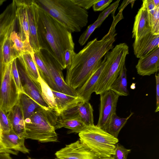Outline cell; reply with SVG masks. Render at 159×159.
Masks as SVG:
<instances>
[{
  "mask_svg": "<svg viewBox=\"0 0 159 159\" xmlns=\"http://www.w3.org/2000/svg\"><path fill=\"white\" fill-rule=\"evenodd\" d=\"M93 109L89 102L79 98L74 103L62 111L59 117L62 119L78 118L87 126L94 125Z\"/></svg>",
  "mask_w": 159,
  "mask_h": 159,
  "instance_id": "9",
  "label": "cell"
},
{
  "mask_svg": "<svg viewBox=\"0 0 159 159\" xmlns=\"http://www.w3.org/2000/svg\"><path fill=\"white\" fill-rule=\"evenodd\" d=\"M2 129L1 125L0 123V144L2 145Z\"/></svg>",
  "mask_w": 159,
  "mask_h": 159,
  "instance_id": "48",
  "label": "cell"
},
{
  "mask_svg": "<svg viewBox=\"0 0 159 159\" xmlns=\"http://www.w3.org/2000/svg\"><path fill=\"white\" fill-rule=\"evenodd\" d=\"M1 45L0 44V85L2 74L4 67V65L3 63V58L2 52Z\"/></svg>",
  "mask_w": 159,
  "mask_h": 159,
  "instance_id": "44",
  "label": "cell"
},
{
  "mask_svg": "<svg viewBox=\"0 0 159 159\" xmlns=\"http://www.w3.org/2000/svg\"><path fill=\"white\" fill-rule=\"evenodd\" d=\"M5 1V0H0V6L2 5L3 2Z\"/></svg>",
  "mask_w": 159,
  "mask_h": 159,
  "instance_id": "50",
  "label": "cell"
},
{
  "mask_svg": "<svg viewBox=\"0 0 159 159\" xmlns=\"http://www.w3.org/2000/svg\"><path fill=\"white\" fill-rule=\"evenodd\" d=\"M7 7V12L0 25V44L2 43L7 36L14 30L16 20L14 0Z\"/></svg>",
  "mask_w": 159,
  "mask_h": 159,
  "instance_id": "20",
  "label": "cell"
},
{
  "mask_svg": "<svg viewBox=\"0 0 159 159\" xmlns=\"http://www.w3.org/2000/svg\"><path fill=\"white\" fill-rule=\"evenodd\" d=\"M100 95L99 116L97 125L106 132L111 116L116 113V108L120 96L110 90Z\"/></svg>",
  "mask_w": 159,
  "mask_h": 159,
  "instance_id": "10",
  "label": "cell"
},
{
  "mask_svg": "<svg viewBox=\"0 0 159 159\" xmlns=\"http://www.w3.org/2000/svg\"><path fill=\"white\" fill-rule=\"evenodd\" d=\"M152 20L151 33L154 35L159 34V7L156 8Z\"/></svg>",
  "mask_w": 159,
  "mask_h": 159,
  "instance_id": "37",
  "label": "cell"
},
{
  "mask_svg": "<svg viewBox=\"0 0 159 159\" xmlns=\"http://www.w3.org/2000/svg\"><path fill=\"white\" fill-rule=\"evenodd\" d=\"M106 57L102 60L95 70L85 83L80 88L75 90L77 96L84 101L89 102L96 85L99 81L106 64Z\"/></svg>",
  "mask_w": 159,
  "mask_h": 159,
  "instance_id": "13",
  "label": "cell"
},
{
  "mask_svg": "<svg viewBox=\"0 0 159 159\" xmlns=\"http://www.w3.org/2000/svg\"><path fill=\"white\" fill-rule=\"evenodd\" d=\"M139 75L150 76L159 70V47H157L147 55L140 58L136 66Z\"/></svg>",
  "mask_w": 159,
  "mask_h": 159,
  "instance_id": "14",
  "label": "cell"
},
{
  "mask_svg": "<svg viewBox=\"0 0 159 159\" xmlns=\"http://www.w3.org/2000/svg\"><path fill=\"white\" fill-rule=\"evenodd\" d=\"M135 0H124L123 1L120 6L118 8L119 11H123L125 7L129 3H131L132 8L134 3Z\"/></svg>",
  "mask_w": 159,
  "mask_h": 159,
  "instance_id": "43",
  "label": "cell"
},
{
  "mask_svg": "<svg viewBox=\"0 0 159 159\" xmlns=\"http://www.w3.org/2000/svg\"><path fill=\"white\" fill-rule=\"evenodd\" d=\"M29 25V43L34 52L41 49L38 36L39 6L34 0H24Z\"/></svg>",
  "mask_w": 159,
  "mask_h": 159,
  "instance_id": "12",
  "label": "cell"
},
{
  "mask_svg": "<svg viewBox=\"0 0 159 159\" xmlns=\"http://www.w3.org/2000/svg\"><path fill=\"white\" fill-rule=\"evenodd\" d=\"M41 56L47 66L59 92L68 95L77 96L76 91L69 86L64 80L61 67L55 59L46 50L41 49Z\"/></svg>",
  "mask_w": 159,
  "mask_h": 159,
  "instance_id": "8",
  "label": "cell"
},
{
  "mask_svg": "<svg viewBox=\"0 0 159 159\" xmlns=\"http://www.w3.org/2000/svg\"><path fill=\"white\" fill-rule=\"evenodd\" d=\"M33 55L34 60L41 77L52 90L59 92L52 78L49 70L41 56L40 51L34 52Z\"/></svg>",
  "mask_w": 159,
  "mask_h": 159,
  "instance_id": "24",
  "label": "cell"
},
{
  "mask_svg": "<svg viewBox=\"0 0 159 159\" xmlns=\"http://www.w3.org/2000/svg\"><path fill=\"white\" fill-rule=\"evenodd\" d=\"M0 159H13L10 154L7 152L0 153Z\"/></svg>",
  "mask_w": 159,
  "mask_h": 159,
  "instance_id": "45",
  "label": "cell"
},
{
  "mask_svg": "<svg viewBox=\"0 0 159 159\" xmlns=\"http://www.w3.org/2000/svg\"><path fill=\"white\" fill-rule=\"evenodd\" d=\"M18 152L5 148L0 144V153L7 152L10 154L17 155Z\"/></svg>",
  "mask_w": 159,
  "mask_h": 159,
  "instance_id": "42",
  "label": "cell"
},
{
  "mask_svg": "<svg viewBox=\"0 0 159 159\" xmlns=\"http://www.w3.org/2000/svg\"><path fill=\"white\" fill-rule=\"evenodd\" d=\"M120 1V0L116 1L100 14L97 19L101 24L111 13L112 14L113 17L115 16V12L119 5Z\"/></svg>",
  "mask_w": 159,
  "mask_h": 159,
  "instance_id": "34",
  "label": "cell"
},
{
  "mask_svg": "<svg viewBox=\"0 0 159 159\" xmlns=\"http://www.w3.org/2000/svg\"><path fill=\"white\" fill-rule=\"evenodd\" d=\"M7 11V7L5 11L0 15V25L1 24L5 18Z\"/></svg>",
  "mask_w": 159,
  "mask_h": 159,
  "instance_id": "46",
  "label": "cell"
},
{
  "mask_svg": "<svg viewBox=\"0 0 159 159\" xmlns=\"http://www.w3.org/2000/svg\"><path fill=\"white\" fill-rule=\"evenodd\" d=\"M112 22L107 33L100 40L95 38L74 56L67 66L65 80L66 84L74 90L85 83L95 70L102 58L114 47L116 40L115 27Z\"/></svg>",
  "mask_w": 159,
  "mask_h": 159,
  "instance_id": "1",
  "label": "cell"
},
{
  "mask_svg": "<svg viewBox=\"0 0 159 159\" xmlns=\"http://www.w3.org/2000/svg\"><path fill=\"white\" fill-rule=\"evenodd\" d=\"M12 78L14 84L16 92L18 96L21 93H25L21 78L17 65L16 59L13 60L11 70Z\"/></svg>",
  "mask_w": 159,
  "mask_h": 159,
  "instance_id": "32",
  "label": "cell"
},
{
  "mask_svg": "<svg viewBox=\"0 0 159 159\" xmlns=\"http://www.w3.org/2000/svg\"><path fill=\"white\" fill-rule=\"evenodd\" d=\"M99 159H114L112 156L99 157Z\"/></svg>",
  "mask_w": 159,
  "mask_h": 159,
  "instance_id": "49",
  "label": "cell"
},
{
  "mask_svg": "<svg viewBox=\"0 0 159 159\" xmlns=\"http://www.w3.org/2000/svg\"><path fill=\"white\" fill-rule=\"evenodd\" d=\"M133 114V112H131L125 118L119 117L116 113L114 114L110 120L106 132L115 138H117L120 130Z\"/></svg>",
  "mask_w": 159,
  "mask_h": 159,
  "instance_id": "29",
  "label": "cell"
},
{
  "mask_svg": "<svg viewBox=\"0 0 159 159\" xmlns=\"http://www.w3.org/2000/svg\"><path fill=\"white\" fill-rule=\"evenodd\" d=\"M101 25L99 21L97 19L93 23L88 26L79 38L78 42L80 45L81 46L84 45L95 29Z\"/></svg>",
  "mask_w": 159,
  "mask_h": 159,
  "instance_id": "33",
  "label": "cell"
},
{
  "mask_svg": "<svg viewBox=\"0 0 159 159\" xmlns=\"http://www.w3.org/2000/svg\"><path fill=\"white\" fill-rule=\"evenodd\" d=\"M84 123L78 118H58L54 127L56 129L64 127L70 129L68 134L80 133L87 127Z\"/></svg>",
  "mask_w": 159,
  "mask_h": 159,
  "instance_id": "25",
  "label": "cell"
},
{
  "mask_svg": "<svg viewBox=\"0 0 159 159\" xmlns=\"http://www.w3.org/2000/svg\"><path fill=\"white\" fill-rule=\"evenodd\" d=\"M52 91L58 108V116L62 111L75 102L79 98L77 96L68 95L52 90Z\"/></svg>",
  "mask_w": 159,
  "mask_h": 159,
  "instance_id": "30",
  "label": "cell"
},
{
  "mask_svg": "<svg viewBox=\"0 0 159 159\" xmlns=\"http://www.w3.org/2000/svg\"><path fill=\"white\" fill-rule=\"evenodd\" d=\"M127 70L125 64L123 67L118 77L110 86V90L119 96H126L129 95L127 89Z\"/></svg>",
  "mask_w": 159,
  "mask_h": 159,
  "instance_id": "26",
  "label": "cell"
},
{
  "mask_svg": "<svg viewBox=\"0 0 159 159\" xmlns=\"http://www.w3.org/2000/svg\"><path fill=\"white\" fill-rule=\"evenodd\" d=\"M131 150L127 149L120 144H116L114 154L111 156L114 159H126Z\"/></svg>",
  "mask_w": 159,
  "mask_h": 159,
  "instance_id": "35",
  "label": "cell"
},
{
  "mask_svg": "<svg viewBox=\"0 0 159 159\" xmlns=\"http://www.w3.org/2000/svg\"><path fill=\"white\" fill-rule=\"evenodd\" d=\"M112 1V0H98L93 5V9L95 11H102L107 8Z\"/></svg>",
  "mask_w": 159,
  "mask_h": 159,
  "instance_id": "38",
  "label": "cell"
},
{
  "mask_svg": "<svg viewBox=\"0 0 159 159\" xmlns=\"http://www.w3.org/2000/svg\"><path fill=\"white\" fill-rule=\"evenodd\" d=\"M151 32L147 9L143 1L141 7L135 17L132 37L137 40Z\"/></svg>",
  "mask_w": 159,
  "mask_h": 159,
  "instance_id": "16",
  "label": "cell"
},
{
  "mask_svg": "<svg viewBox=\"0 0 159 159\" xmlns=\"http://www.w3.org/2000/svg\"><path fill=\"white\" fill-rule=\"evenodd\" d=\"M11 33L7 36L1 45L3 63L5 65L18 58L20 55L13 47L10 37Z\"/></svg>",
  "mask_w": 159,
  "mask_h": 159,
  "instance_id": "27",
  "label": "cell"
},
{
  "mask_svg": "<svg viewBox=\"0 0 159 159\" xmlns=\"http://www.w3.org/2000/svg\"><path fill=\"white\" fill-rule=\"evenodd\" d=\"M152 1L155 8L159 7V0H152Z\"/></svg>",
  "mask_w": 159,
  "mask_h": 159,
  "instance_id": "47",
  "label": "cell"
},
{
  "mask_svg": "<svg viewBox=\"0 0 159 159\" xmlns=\"http://www.w3.org/2000/svg\"><path fill=\"white\" fill-rule=\"evenodd\" d=\"M11 129L20 138H25V121L20 107L17 103L7 114Z\"/></svg>",
  "mask_w": 159,
  "mask_h": 159,
  "instance_id": "21",
  "label": "cell"
},
{
  "mask_svg": "<svg viewBox=\"0 0 159 159\" xmlns=\"http://www.w3.org/2000/svg\"><path fill=\"white\" fill-rule=\"evenodd\" d=\"M34 52H26L21 54L18 58L23 69L28 75L34 81H38L39 74L34 57Z\"/></svg>",
  "mask_w": 159,
  "mask_h": 159,
  "instance_id": "22",
  "label": "cell"
},
{
  "mask_svg": "<svg viewBox=\"0 0 159 159\" xmlns=\"http://www.w3.org/2000/svg\"><path fill=\"white\" fill-rule=\"evenodd\" d=\"M0 123L2 133H7L11 129L7 114L0 109Z\"/></svg>",
  "mask_w": 159,
  "mask_h": 159,
  "instance_id": "36",
  "label": "cell"
},
{
  "mask_svg": "<svg viewBox=\"0 0 159 159\" xmlns=\"http://www.w3.org/2000/svg\"><path fill=\"white\" fill-rule=\"evenodd\" d=\"M25 138L19 137L11 129L7 133H2V144L5 148L23 153H29L30 150L25 144Z\"/></svg>",
  "mask_w": 159,
  "mask_h": 159,
  "instance_id": "19",
  "label": "cell"
},
{
  "mask_svg": "<svg viewBox=\"0 0 159 159\" xmlns=\"http://www.w3.org/2000/svg\"><path fill=\"white\" fill-rule=\"evenodd\" d=\"M38 34L41 49L47 50L57 61L62 70L66 68L64 52L67 49H74L71 33L39 6Z\"/></svg>",
  "mask_w": 159,
  "mask_h": 159,
  "instance_id": "2",
  "label": "cell"
},
{
  "mask_svg": "<svg viewBox=\"0 0 159 159\" xmlns=\"http://www.w3.org/2000/svg\"><path fill=\"white\" fill-rule=\"evenodd\" d=\"M17 68L24 92L42 108H45L48 107L42 97L39 83L32 80L26 73L23 68L20 66Z\"/></svg>",
  "mask_w": 159,
  "mask_h": 159,
  "instance_id": "15",
  "label": "cell"
},
{
  "mask_svg": "<svg viewBox=\"0 0 159 159\" xmlns=\"http://www.w3.org/2000/svg\"><path fill=\"white\" fill-rule=\"evenodd\" d=\"M80 140L100 157L111 156L119 140L94 125L79 133Z\"/></svg>",
  "mask_w": 159,
  "mask_h": 159,
  "instance_id": "6",
  "label": "cell"
},
{
  "mask_svg": "<svg viewBox=\"0 0 159 159\" xmlns=\"http://www.w3.org/2000/svg\"><path fill=\"white\" fill-rule=\"evenodd\" d=\"M75 54L76 53L74 51V50L67 49L65 51L64 53V61L66 68L71 63Z\"/></svg>",
  "mask_w": 159,
  "mask_h": 159,
  "instance_id": "40",
  "label": "cell"
},
{
  "mask_svg": "<svg viewBox=\"0 0 159 159\" xmlns=\"http://www.w3.org/2000/svg\"><path fill=\"white\" fill-rule=\"evenodd\" d=\"M38 6L71 33L79 32L88 22L86 10L72 0H35Z\"/></svg>",
  "mask_w": 159,
  "mask_h": 159,
  "instance_id": "3",
  "label": "cell"
},
{
  "mask_svg": "<svg viewBox=\"0 0 159 159\" xmlns=\"http://www.w3.org/2000/svg\"><path fill=\"white\" fill-rule=\"evenodd\" d=\"M55 155L60 159H99L100 157L80 140L66 145Z\"/></svg>",
  "mask_w": 159,
  "mask_h": 159,
  "instance_id": "11",
  "label": "cell"
},
{
  "mask_svg": "<svg viewBox=\"0 0 159 159\" xmlns=\"http://www.w3.org/2000/svg\"><path fill=\"white\" fill-rule=\"evenodd\" d=\"M38 81L40 85L41 93L43 99L48 107L55 111L58 116V108L52 89L41 77L40 74Z\"/></svg>",
  "mask_w": 159,
  "mask_h": 159,
  "instance_id": "28",
  "label": "cell"
},
{
  "mask_svg": "<svg viewBox=\"0 0 159 159\" xmlns=\"http://www.w3.org/2000/svg\"><path fill=\"white\" fill-rule=\"evenodd\" d=\"M156 82V107L155 112H157L159 111V74L155 75Z\"/></svg>",
  "mask_w": 159,
  "mask_h": 159,
  "instance_id": "41",
  "label": "cell"
},
{
  "mask_svg": "<svg viewBox=\"0 0 159 159\" xmlns=\"http://www.w3.org/2000/svg\"><path fill=\"white\" fill-rule=\"evenodd\" d=\"M25 159H34L32 158H31L30 157H28L27 158Z\"/></svg>",
  "mask_w": 159,
  "mask_h": 159,
  "instance_id": "51",
  "label": "cell"
},
{
  "mask_svg": "<svg viewBox=\"0 0 159 159\" xmlns=\"http://www.w3.org/2000/svg\"><path fill=\"white\" fill-rule=\"evenodd\" d=\"M55 159H59V158H55Z\"/></svg>",
  "mask_w": 159,
  "mask_h": 159,
  "instance_id": "52",
  "label": "cell"
},
{
  "mask_svg": "<svg viewBox=\"0 0 159 159\" xmlns=\"http://www.w3.org/2000/svg\"><path fill=\"white\" fill-rule=\"evenodd\" d=\"M17 103L20 107L25 120L41 107L25 93H21L18 95Z\"/></svg>",
  "mask_w": 159,
  "mask_h": 159,
  "instance_id": "23",
  "label": "cell"
},
{
  "mask_svg": "<svg viewBox=\"0 0 159 159\" xmlns=\"http://www.w3.org/2000/svg\"><path fill=\"white\" fill-rule=\"evenodd\" d=\"M159 34L154 35L150 33L134 40L133 44L134 54L137 58H139L159 47Z\"/></svg>",
  "mask_w": 159,
  "mask_h": 159,
  "instance_id": "17",
  "label": "cell"
},
{
  "mask_svg": "<svg viewBox=\"0 0 159 159\" xmlns=\"http://www.w3.org/2000/svg\"><path fill=\"white\" fill-rule=\"evenodd\" d=\"M13 61L4 65L0 85V109L7 114L18 101V96L11 74Z\"/></svg>",
  "mask_w": 159,
  "mask_h": 159,
  "instance_id": "7",
  "label": "cell"
},
{
  "mask_svg": "<svg viewBox=\"0 0 159 159\" xmlns=\"http://www.w3.org/2000/svg\"><path fill=\"white\" fill-rule=\"evenodd\" d=\"M129 52L128 45L121 43L116 45L105 54L106 64L96 87L94 92L96 94L100 95L109 90L125 64L126 57Z\"/></svg>",
  "mask_w": 159,
  "mask_h": 159,
  "instance_id": "5",
  "label": "cell"
},
{
  "mask_svg": "<svg viewBox=\"0 0 159 159\" xmlns=\"http://www.w3.org/2000/svg\"><path fill=\"white\" fill-rule=\"evenodd\" d=\"M10 37L13 47L20 55L26 52L32 53L34 52L29 42L22 40L19 33L13 30L11 32Z\"/></svg>",
  "mask_w": 159,
  "mask_h": 159,
  "instance_id": "31",
  "label": "cell"
},
{
  "mask_svg": "<svg viewBox=\"0 0 159 159\" xmlns=\"http://www.w3.org/2000/svg\"><path fill=\"white\" fill-rule=\"evenodd\" d=\"M14 1L16 7V16L19 25V34L22 40L29 42L28 18L24 0H14Z\"/></svg>",
  "mask_w": 159,
  "mask_h": 159,
  "instance_id": "18",
  "label": "cell"
},
{
  "mask_svg": "<svg viewBox=\"0 0 159 159\" xmlns=\"http://www.w3.org/2000/svg\"><path fill=\"white\" fill-rule=\"evenodd\" d=\"M58 118L57 112L49 107L39 108L25 120V139L42 143L58 142L54 127Z\"/></svg>",
  "mask_w": 159,
  "mask_h": 159,
  "instance_id": "4",
  "label": "cell"
},
{
  "mask_svg": "<svg viewBox=\"0 0 159 159\" xmlns=\"http://www.w3.org/2000/svg\"><path fill=\"white\" fill-rule=\"evenodd\" d=\"M98 0H72L75 4L80 7L87 10L93 7Z\"/></svg>",
  "mask_w": 159,
  "mask_h": 159,
  "instance_id": "39",
  "label": "cell"
}]
</instances>
